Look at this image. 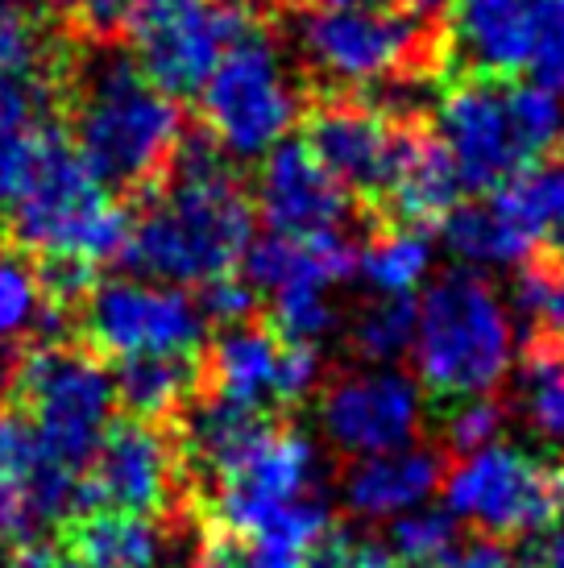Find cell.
<instances>
[{"label":"cell","mask_w":564,"mask_h":568,"mask_svg":"<svg viewBox=\"0 0 564 568\" xmlns=\"http://www.w3.org/2000/svg\"><path fill=\"white\" fill-rule=\"evenodd\" d=\"M258 207L229 159L204 133H188L171 179L133 212L121 266L167 286H208L229 278L253 245Z\"/></svg>","instance_id":"6da1fadb"},{"label":"cell","mask_w":564,"mask_h":568,"mask_svg":"<svg viewBox=\"0 0 564 568\" xmlns=\"http://www.w3.org/2000/svg\"><path fill=\"white\" fill-rule=\"evenodd\" d=\"M67 138L112 195H154L188 142L179 100L121 42H88L67 71Z\"/></svg>","instance_id":"7a4b0ae2"},{"label":"cell","mask_w":564,"mask_h":568,"mask_svg":"<svg viewBox=\"0 0 564 568\" xmlns=\"http://www.w3.org/2000/svg\"><path fill=\"white\" fill-rule=\"evenodd\" d=\"M0 221L17 250L38 262H121L129 241V212L59 125L30 133L0 150Z\"/></svg>","instance_id":"3957f363"},{"label":"cell","mask_w":564,"mask_h":568,"mask_svg":"<svg viewBox=\"0 0 564 568\" xmlns=\"http://www.w3.org/2000/svg\"><path fill=\"white\" fill-rule=\"evenodd\" d=\"M511 307L477 270H444L423 286L415 324V382L440 403L494 395L515 369Z\"/></svg>","instance_id":"277c9868"},{"label":"cell","mask_w":564,"mask_h":568,"mask_svg":"<svg viewBox=\"0 0 564 568\" xmlns=\"http://www.w3.org/2000/svg\"><path fill=\"white\" fill-rule=\"evenodd\" d=\"M303 116V92L279 38L262 26L236 42L200 88L204 138L233 162L270 159Z\"/></svg>","instance_id":"5b68a950"},{"label":"cell","mask_w":564,"mask_h":568,"mask_svg":"<svg viewBox=\"0 0 564 568\" xmlns=\"http://www.w3.org/2000/svg\"><path fill=\"white\" fill-rule=\"evenodd\" d=\"M13 395L21 398L17 410L33 424L50 460L83 477L117 424V382L104 357L88 345H38L17 362Z\"/></svg>","instance_id":"8992f818"},{"label":"cell","mask_w":564,"mask_h":568,"mask_svg":"<svg viewBox=\"0 0 564 568\" xmlns=\"http://www.w3.org/2000/svg\"><path fill=\"white\" fill-rule=\"evenodd\" d=\"M291 42L315 80L345 92L407 80L432 50L420 21L391 9H303Z\"/></svg>","instance_id":"52a82bcc"},{"label":"cell","mask_w":564,"mask_h":568,"mask_svg":"<svg viewBox=\"0 0 564 568\" xmlns=\"http://www.w3.org/2000/svg\"><path fill=\"white\" fill-rule=\"evenodd\" d=\"M444 510L486 539H523L556 527L564 510V469L527 448L494 444L461 457L444 474Z\"/></svg>","instance_id":"ba28073f"},{"label":"cell","mask_w":564,"mask_h":568,"mask_svg":"<svg viewBox=\"0 0 564 568\" xmlns=\"http://www.w3.org/2000/svg\"><path fill=\"white\" fill-rule=\"evenodd\" d=\"M79 328L92 353L112 362H191L208 336L200 300L183 286L109 278L79 307Z\"/></svg>","instance_id":"9c48e42d"},{"label":"cell","mask_w":564,"mask_h":568,"mask_svg":"<svg viewBox=\"0 0 564 568\" xmlns=\"http://www.w3.org/2000/svg\"><path fill=\"white\" fill-rule=\"evenodd\" d=\"M258 30V13L241 0H138L129 50L167 95H200L220 59Z\"/></svg>","instance_id":"30bf717a"},{"label":"cell","mask_w":564,"mask_h":568,"mask_svg":"<svg viewBox=\"0 0 564 568\" xmlns=\"http://www.w3.org/2000/svg\"><path fill=\"white\" fill-rule=\"evenodd\" d=\"M212 481V527L250 539L279 523L291 506L315 498L320 453L295 427L266 424Z\"/></svg>","instance_id":"8fae6325"},{"label":"cell","mask_w":564,"mask_h":568,"mask_svg":"<svg viewBox=\"0 0 564 568\" xmlns=\"http://www.w3.org/2000/svg\"><path fill=\"white\" fill-rule=\"evenodd\" d=\"M188 489V460L174 436V424L154 419H117L92 465L79 477V515L121 510V515H167Z\"/></svg>","instance_id":"7c38bea8"},{"label":"cell","mask_w":564,"mask_h":568,"mask_svg":"<svg viewBox=\"0 0 564 568\" xmlns=\"http://www.w3.org/2000/svg\"><path fill=\"white\" fill-rule=\"evenodd\" d=\"M324 382V362L315 345H291L270 324L224 328L200 357V395L229 407L266 415L295 407Z\"/></svg>","instance_id":"4fadbf2b"},{"label":"cell","mask_w":564,"mask_h":568,"mask_svg":"<svg viewBox=\"0 0 564 568\" xmlns=\"http://www.w3.org/2000/svg\"><path fill=\"white\" fill-rule=\"evenodd\" d=\"M436 138L453 154L465 191H502L535 166L511 104V80L461 75L436 100Z\"/></svg>","instance_id":"5bb4252c"},{"label":"cell","mask_w":564,"mask_h":568,"mask_svg":"<svg viewBox=\"0 0 564 568\" xmlns=\"http://www.w3.org/2000/svg\"><path fill=\"white\" fill-rule=\"evenodd\" d=\"M423 386L403 369H353L324 386L320 395V427L336 453L361 457H386L415 448L423 432Z\"/></svg>","instance_id":"9a60e30c"},{"label":"cell","mask_w":564,"mask_h":568,"mask_svg":"<svg viewBox=\"0 0 564 568\" xmlns=\"http://www.w3.org/2000/svg\"><path fill=\"white\" fill-rule=\"evenodd\" d=\"M407 138L411 129L399 125L391 112L349 95L315 104L303 125V145L312 150V159L349 195L374 200V204H382V195L391 191Z\"/></svg>","instance_id":"2e32d148"},{"label":"cell","mask_w":564,"mask_h":568,"mask_svg":"<svg viewBox=\"0 0 564 568\" xmlns=\"http://www.w3.org/2000/svg\"><path fill=\"white\" fill-rule=\"evenodd\" d=\"M63 33L33 13L0 17V150L54 125L67 95Z\"/></svg>","instance_id":"e0dca14e"},{"label":"cell","mask_w":564,"mask_h":568,"mask_svg":"<svg viewBox=\"0 0 564 568\" xmlns=\"http://www.w3.org/2000/svg\"><path fill=\"white\" fill-rule=\"evenodd\" d=\"M253 207L266 221L270 237H324V233H345L353 195L332 179L312 150L303 142H282L270 159H262Z\"/></svg>","instance_id":"ac0fdd59"},{"label":"cell","mask_w":564,"mask_h":568,"mask_svg":"<svg viewBox=\"0 0 564 568\" xmlns=\"http://www.w3.org/2000/svg\"><path fill=\"white\" fill-rule=\"evenodd\" d=\"M548 0H453V54L465 75L515 80L532 75L544 42Z\"/></svg>","instance_id":"d6986e66"},{"label":"cell","mask_w":564,"mask_h":568,"mask_svg":"<svg viewBox=\"0 0 564 568\" xmlns=\"http://www.w3.org/2000/svg\"><path fill=\"white\" fill-rule=\"evenodd\" d=\"M440 486H444L440 453L415 444L403 453L353 460L341 477V498L357 519L394 523L411 510H423Z\"/></svg>","instance_id":"ffe728a7"},{"label":"cell","mask_w":564,"mask_h":568,"mask_svg":"<svg viewBox=\"0 0 564 568\" xmlns=\"http://www.w3.org/2000/svg\"><path fill=\"white\" fill-rule=\"evenodd\" d=\"M245 278L258 295H282L295 286H320L329 291L336 283H349L361 270V245L349 233H324V237L291 241V237H262L245 253Z\"/></svg>","instance_id":"44dd1931"},{"label":"cell","mask_w":564,"mask_h":568,"mask_svg":"<svg viewBox=\"0 0 564 568\" xmlns=\"http://www.w3.org/2000/svg\"><path fill=\"white\" fill-rule=\"evenodd\" d=\"M461 195H465V183H461V171H456L453 154L444 150V142L436 133L411 129L391 191L382 195L391 224L427 233L432 224H444L453 216L461 207Z\"/></svg>","instance_id":"7402d4cb"},{"label":"cell","mask_w":564,"mask_h":568,"mask_svg":"<svg viewBox=\"0 0 564 568\" xmlns=\"http://www.w3.org/2000/svg\"><path fill=\"white\" fill-rule=\"evenodd\" d=\"M0 477L21 494L33 523L75 515L79 477L59 469L21 410L0 415Z\"/></svg>","instance_id":"603a6c76"},{"label":"cell","mask_w":564,"mask_h":568,"mask_svg":"<svg viewBox=\"0 0 564 568\" xmlns=\"http://www.w3.org/2000/svg\"><path fill=\"white\" fill-rule=\"evenodd\" d=\"M67 548L79 568H162L171 536L145 515L95 510L79 515V523L67 531Z\"/></svg>","instance_id":"cb8c5ba5"},{"label":"cell","mask_w":564,"mask_h":568,"mask_svg":"<svg viewBox=\"0 0 564 568\" xmlns=\"http://www.w3.org/2000/svg\"><path fill=\"white\" fill-rule=\"evenodd\" d=\"M440 237L465 270H498V266H527L535 250V237L490 195L477 204H461L440 224Z\"/></svg>","instance_id":"d4e9b609"},{"label":"cell","mask_w":564,"mask_h":568,"mask_svg":"<svg viewBox=\"0 0 564 568\" xmlns=\"http://www.w3.org/2000/svg\"><path fill=\"white\" fill-rule=\"evenodd\" d=\"M117 403H125L133 419L171 424L200 395V357L191 362H121L112 369Z\"/></svg>","instance_id":"484cf974"},{"label":"cell","mask_w":564,"mask_h":568,"mask_svg":"<svg viewBox=\"0 0 564 568\" xmlns=\"http://www.w3.org/2000/svg\"><path fill=\"white\" fill-rule=\"evenodd\" d=\"M432 257H436L432 233L391 224V229H382L370 245H361L357 274L365 278V286L374 291L377 300H411V295L427 283Z\"/></svg>","instance_id":"4316f807"},{"label":"cell","mask_w":564,"mask_h":568,"mask_svg":"<svg viewBox=\"0 0 564 568\" xmlns=\"http://www.w3.org/2000/svg\"><path fill=\"white\" fill-rule=\"evenodd\" d=\"M63 316L50 312L42 274L26 250L0 245V345H17L21 336H42V345H54Z\"/></svg>","instance_id":"83f0119b"},{"label":"cell","mask_w":564,"mask_h":568,"mask_svg":"<svg viewBox=\"0 0 564 568\" xmlns=\"http://www.w3.org/2000/svg\"><path fill=\"white\" fill-rule=\"evenodd\" d=\"M518 398L532 427L548 444L564 448V345L561 341H535L518 369Z\"/></svg>","instance_id":"f1b7e54d"},{"label":"cell","mask_w":564,"mask_h":568,"mask_svg":"<svg viewBox=\"0 0 564 568\" xmlns=\"http://www.w3.org/2000/svg\"><path fill=\"white\" fill-rule=\"evenodd\" d=\"M420 303L415 300H370L349 324V345L365 365L386 369L415 345Z\"/></svg>","instance_id":"f546056e"},{"label":"cell","mask_w":564,"mask_h":568,"mask_svg":"<svg viewBox=\"0 0 564 568\" xmlns=\"http://www.w3.org/2000/svg\"><path fill=\"white\" fill-rule=\"evenodd\" d=\"M511 216H515L535 241L548 237L552 229L564 221V159H544L527 166L523 174H515L502 191H494Z\"/></svg>","instance_id":"4dcf8cb0"},{"label":"cell","mask_w":564,"mask_h":568,"mask_svg":"<svg viewBox=\"0 0 564 568\" xmlns=\"http://www.w3.org/2000/svg\"><path fill=\"white\" fill-rule=\"evenodd\" d=\"M461 539L449 510H411L391 523V556L399 568H453Z\"/></svg>","instance_id":"1f68e13d"},{"label":"cell","mask_w":564,"mask_h":568,"mask_svg":"<svg viewBox=\"0 0 564 568\" xmlns=\"http://www.w3.org/2000/svg\"><path fill=\"white\" fill-rule=\"evenodd\" d=\"M270 328L291 345H320L336 328V307H332L329 291L295 286V291L270 295Z\"/></svg>","instance_id":"d6a6232c"},{"label":"cell","mask_w":564,"mask_h":568,"mask_svg":"<svg viewBox=\"0 0 564 568\" xmlns=\"http://www.w3.org/2000/svg\"><path fill=\"white\" fill-rule=\"evenodd\" d=\"M440 432H444V444L453 448L456 457L486 453V448L502 444V432H506V403H498L494 395L449 403L444 419H440Z\"/></svg>","instance_id":"836d02e7"},{"label":"cell","mask_w":564,"mask_h":568,"mask_svg":"<svg viewBox=\"0 0 564 568\" xmlns=\"http://www.w3.org/2000/svg\"><path fill=\"white\" fill-rule=\"evenodd\" d=\"M515 307L540 324L544 341L564 345V266L561 262H527L515 278Z\"/></svg>","instance_id":"e575fe53"},{"label":"cell","mask_w":564,"mask_h":568,"mask_svg":"<svg viewBox=\"0 0 564 568\" xmlns=\"http://www.w3.org/2000/svg\"><path fill=\"white\" fill-rule=\"evenodd\" d=\"M63 26L75 30L83 42H117L138 13V0H54Z\"/></svg>","instance_id":"d590c367"},{"label":"cell","mask_w":564,"mask_h":568,"mask_svg":"<svg viewBox=\"0 0 564 568\" xmlns=\"http://www.w3.org/2000/svg\"><path fill=\"white\" fill-rule=\"evenodd\" d=\"M258 291L250 286V278H216V283H208L200 291V307H204V316L220 328H236V324H250L253 312H258Z\"/></svg>","instance_id":"8d00e7d4"},{"label":"cell","mask_w":564,"mask_h":568,"mask_svg":"<svg viewBox=\"0 0 564 568\" xmlns=\"http://www.w3.org/2000/svg\"><path fill=\"white\" fill-rule=\"evenodd\" d=\"M308 568H399V560H394L391 548H382V544H357V539H349L345 531H332V536L315 548Z\"/></svg>","instance_id":"74e56055"},{"label":"cell","mask_w":564,"mask_h":568,"mask_svg":"<svg viewBox=\"0 0 564 568\" xmlns=\"http://www.w3.org/2000/svg\"><path fill=\"white\" fill-rule=\"evenodd\" d=\"M453 568H540V565L527 560L511 544H502V539H473V544H465L456 552Z\"/></svg>","instance_id":"f35d334b"},{"label":"cell","mask_w":564,"mask_h":568,"mask_svg":"<svg viewBox=\"0 0 564 568\" xmlns=\"http://www.w3.org/2000/svg\"><path fill=\"white\" fill-rule=\"evenodd\" d=\"M30 523L33 519H30V510H26V503H21V494L0 477V552L26 536Z\"/></svg>","instance_id":"ab89813d"},{"label":"cell","mask_w":564,"mask_h":568,"mask_svg":"<svg viewBox=\"0 0 564 568\" xmlns=\"http://www.w3.org/2000/svg\"><path fill=\"white\" fill-rule=\"evenodd\" d=\"M0 568H63V560L54 556L50 544H38V539H17L0 552Z\"/></svg>","instance_id":"60d3db41"},{"label":"cell","mask_w":564,"mask_h":568,"mask_svg":"<svg viewBox=\"0 0 564 568\" xmlns=\"http://www.w3.org/2000/svg\"><path fill=\"white\" fill-rule=\"evenodd\" d=\"M453 9V0H399V13L415 17V21H436Z\"/></svg>","instance_id":"b9f144b4"},{"label":"cell","mask_w":564,"mask_h":568,"mask_svg":"<svg viewBox=\"0 0 564 568\" xmlns=\"http://www.w3.org/2000/svg\"><path fill=\"white\" fill-rule=\"evenodd\" d=\"M17 362H21V353L13 345H0V415H4V398L13 395Z\"/></svg>","instance_id":"7bdbcfd3"},{"label":"cell","mask_w":564,"mask_h":568,"mask_svg":"<svg viewBox=\"0 0 564 568\" xmlns=\"http://www.w3.org/2000/svg\"><path fill=\"white\" fill-rule=\"evenodd\" d=\"M540 568H564V523H556L544 539V552H540Z\"/></svg>","instance_id":"ee69618b"},{"label":"cell","mask_w":564,"mask_h":568,"mask_svg":"<svg viewBox=\"0 0 564 568\" xmlns=\"http://www.w3.org/2000/svg\"><path fill=\"white\" fill-rule=\"evenodd\" d=\"M308 9H382L386 0H303Z\"/></svg>","instance_id":"f6af8a7d"},{"label":"cell","mask_w":564,"mask_h":568,"mask_svg":"<svg viewBox=\"0 0 564 568\" xmlns=\"http://www.w3.org/2000/svg\"><path fill=\"white\" fill-rule=\"evenodd\" d=\"M13 13H30V0H0V17Z\"/></svg>","instance_id":"bcb514c9"},{"label":"cell","mask_w":564,"mask_h":568,"mask_svg":"<svg viewBox=\"0 0 564 568\" xmlns=\"http://www.w3.org/2000/svg\"><path fill=\"white\" fill-rule=\"evenodd\" d=\"M548 241H552V253H556V257H561V266H564V221L556 224V229H552V233H548Z\"/></svg>","instance_id":"7dc6e473"},{"label":"cell","mask_w":564,"mask_h":568,"mask_svg":"<svg viewBox=\"0 0 564 568\" xmlns=\"http://www.w3.org/2000/svg\"><path fill=\"white\" fill-rule=\"evenodd\" d=\"M63 568H79V565H75V560H71V565H63Z\"/></svg>","instance_id":"c3c4849f"}]
</instances>
